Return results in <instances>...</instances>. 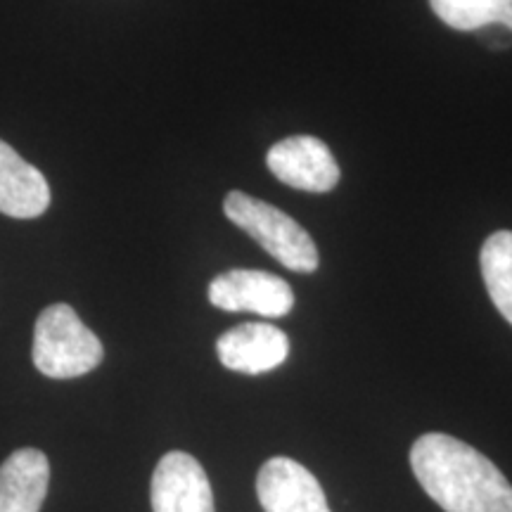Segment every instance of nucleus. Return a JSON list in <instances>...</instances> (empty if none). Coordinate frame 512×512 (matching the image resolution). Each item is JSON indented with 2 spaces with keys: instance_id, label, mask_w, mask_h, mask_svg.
<instances>
[{
  "instance_id": "obj_9",
  "label": "nucleus",
  "mask_w": 512,
  "mask_h": 512,
  "mask_svg": "<svg viewBox=\"0 0 512 512\" xmlns=\"http://www.w3.org/2000/svg\"><path fill=\"white\" fill-rule=\"evenodd\" d=\"M48 204L46 176L0 140V214L10 219H36Z\"/></svg>"
},
{
  "instance_id": "obj_1",
  "label": "nucleus",
  "mask_w": 512,
  "mask_h": 512,
  "mask_svg": "<svg viewBox=\"0 0 512 512\" xmlns=\"http://www.w3.org/2000/svg\"><path fill=\"white\" fill-rule=\"evenodd\" d=\"M422 491L446 512H512V484L477 448L441 432L422 434L411 448Z\"/></svg>"
},
{
  "instance_id": "obj_4",
  "label": "nucleus",
  "mask_w": 512,
  "mask_h": 512,
  "mask_svg": "<svg viewBox=\"0 0 512 512\" xmlns=\"http://www.w3.org/2000/svg\"><path fill=\"white\" fill-rule=\"evenodd\" d=\"M209 302L221 311H249L264 318H283L294 309V292L278 275L235 268L211 280Z\"/></svg>"
},
{
  "instance_id": "obj_3",
  "label": "nucleus",
  "mask_w": 512,
  "mask_h": 512,
  "mask_svg": "<svg viewBox=\"0 0 512 512\" xmlns=\"http://www.w3.org/2000/svg\"><path fill=\"white\" fill-rule=\"evenodd\" d=\"M105 349L93 330L83 325L69 304L48 306L36 318L34 366L53 380H72L102 363Z\"/></svg>"
},
{
  "instance_id": "obj_12",
  "label": "nucleus",
  "mask_w": 512,
  "mask_h": 512,
  "mask_svg": "<svg viewBox=\"0 0 512 512\" xmlns=\"http://www.w3.org/2000/svg\"><path fill=\"white\" fill-rule=\"evenodd\" d=\"M430 5L434 15L456 31L501 27L512 10V0H430Z\"/></svg>"
},
{
  "instance_id": "obj_2",
  "label": "nucleus",
  "mask_w": 512,
  "mask_h": 512,
  "mask_svg": "<svg viewBox=\"0 0 512 512\" xmlns=\"http://www.w3.org/2000/svg\"><path fill=\"white\" fill-rule=\"evenodd\" d=\"M223 211L235 226L259 242L278 264L294 273H313L320 264L316 242L292 216L273 204L233 190L223 200Z\"/></svg>"
},
{
  "instance_id": "obj_6",
  "label": "nucleus",
  "mask_w": 512,
  "mask_h": 512,
  "mask_svg": "<svg viewBox=\"0 0 512 512\" xmlns=\"http://www.w3.org/2000/svg\"><path fill=\"white\" fill-rule=\"evenodd\" d=\"M150 501L152 512H216L207 472L183 451L166 453L157 463Z\"/></svg>"
},
{
  "instance_id": "obj_11",
  "label": "nucleus",
  "mask_w": 512,
  "mask_h": 512,
  "mask_svg": "<svg viewBox=\"0 0 512 512\" xmlns=\"http://www.w3.org/2000/svg\"><path fill=\"white\" fill-rule=\"evenodd\" d=\"M479 264L491 302L512 325V230H498L486 238Z\"/></svg>"
},
{
  "instance_id": "obj_7",
  "label": "nucleus",
  "mask_w": 512,
  "mask_h": 512,
  "mask_svg": "<svg viewBox=\"0 0 512 512\" xmlns=\"http://www.w3.org/2000/svg\"><path fill=\"white\" fill-rule=\"evenodd\" d=\"M256 496L264 512H332L313 472L285 456L271 458L261 467Z\"/></svg>"
},
{
  "instance_id": "obj_8",
  "label": "nucleus",
  "mask_w": 512,
  "mask_h": 512,
  "mask_svg": "<svg viewBox=\"0 0 512 512\" xmlns=\"http://www.w3.org/2000/svg\"><path fill=\"white\" fill-rule=\"evenodd\" d=\"M216 354L233 373H271L290 356V339L271 323H242L223 332L216 342Z\"/></svg>"
},
{
  "instance_id": "obj_10",
  "label": "nucleus",
  "mask_w": 512,
  "mask_h": 512,
  "mask_svg": "<svg viewBox=\"0 0 512 512\" xmlns=\"http://www.w3.org/2000/svg\"><path fill=\"white\" fill-rule=\"evenodd\" d=\"M50 463L38 448H19L0 465V512H41Z\"/></svg>"
},
{
  "instance_id": "obj_5",
  "label": "nucleus",
  "mask_w": 512,
  "mask_h": 512,
  "mask_svg": "<svg viewBox=\"0 0 512 512\" xmlns=\"http://www.w3.org/2000/svg\"><path fill=\"white\" fill-rule=\"evenodd\" d=\"M268 171L280 183L306 192H330L339 183V166L330 147L313 136H292L266 155Z\"/></svg>"
}]
</instances>
